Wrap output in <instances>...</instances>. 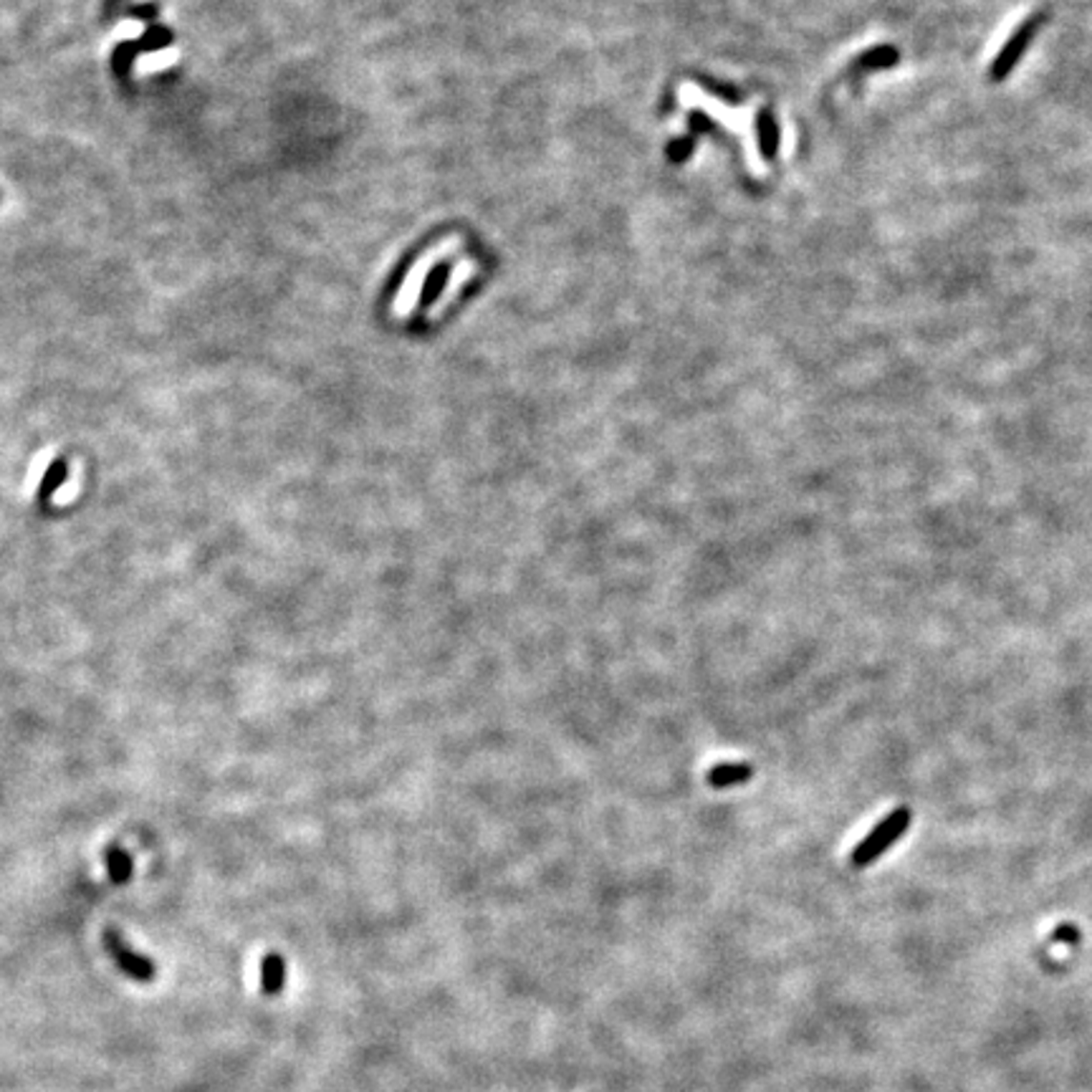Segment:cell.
Here are the masks:
<instances>
[{"label":"cell","mask_w":1092,"mask_h":1092,"mask_svg":"<svg viewBox=\"0 0 1092 1092\" xmlns=\"http://www.w3.org/2000/svg\"><path fill=\"white\" fill-rule=\"evenodd\" d=\"M911 822H913V812L908 810V807H897L896 812H890L888 817H885L868 837L862 839V842H857V847H855L853 855H850V865H853L855 870H862L868 868V865H873L876 860H880L890 847L903 837L905 830L911 827Z\"/></svg>","instance_id":"1"},{"label":"cell","mask_w":1092,"mask_h":1092,"mask_svg":"<svg viewBox=\"0 0 1092 1092\" xmlns=\"http://www.w3.org/2000/svg\"><path fill=\"white\" fill-rule=\"evenodd\" d=\"M456 248H458V238H448V240H441V243H438L435 248H430L425 256H420V260L413 266V271L407 274V278H405V283H402V289H400L398 299H395V306H392V314H395V317L405 319V317H410V314H413L415 304H418L420 289H422V283H425L427 274L433 271L438 260L453 254Z\"/></svg>","instance_id":"2"},{"label":"cell","mask_w":1092,"mask_h":1092,"mask_svg":"<svg viewBox=\"0 0 1092 1092\" xmlns=\"http://www.w3.org/2000/svg\"><path fill=\"white\" fill-rule=\"evenodd\" d=\"M104 946H107L109 956L114 958L116 966L122 969L124 977H130L132 981H139V984H150V981H155V977H157V966H155L153 958L137 954V951L122 938V934H119L116 928H107V931H104Z\"/></svg>","instance_id":"3"},{"label":"cell","mask_w":1092,"mask_h":1092,"mask_svg":"<svg viewBox=\"0 0 1092 1092\" xmlns=\"http://www.w3.org/2000/svg\"><path fill=\"white\" fill-rule=\"evenodd\" d=\"M753 774H756V769L749 761H718V764L709 767L703 779L711 789H733L752 781Z\"/></svg>","instance_id":"4"},{"label":"cell","mask_w":1092,"mask_h":1092,"mask_svg":"<svg viewBox=\"0 0 1092 1092\" xmlns=\"http://www.w3.org/2000/svg\"><path fill=\"white\" fill-rule=\"evenodd\" d=\"M283 986H286V958L271 951L260 958V991L266 997H278Z\"/></svg>","instance_id":"5"},{"label":"cell","mask_w":1092,"mask_h":1092,"mask_svg":"<svg viewBox=\"0 0 1092 1092\" xmlns=\"http://www.w3.org/2000/svg\"><path fill=\"white\" fill-rule=\"evenodd\" d=\"M104 857H107L109 880H112L114 885L130 883L132 873H134V862H132L130 853H127V850H122L119 845H109L107 853H104Z\"/></svg>","instance_id":"6"},{"label":"cell","mask_w":1092,"mask_h":1092,"mask_svg":"<svg viewBox=\"0 0 1092 1092\" xmlns=\"http://www.w3.org/2000/svg\"><path fill=\"white\" fill-rule=\"evenodd\" d=\"M137 56H139L137 38H134V41H119V44L114 46L112 58H109V66H112V73H114L122 84L130 81L132 66H134V58Z\"/></svg>","instance_id":"7"},{"label":"cell","mask_w":1092,"mask_h":1092,"mask_svg":"<svg viewBox=\"0 0 1092 1092\" xmlns=\"http://www.w3.org/2000/svg\"><path fill=\"white\" fill-rule=\"evenodd\" d=\"M66 476H69V461L66 458H53L52 465L46 468L44 478H41V485H38L36 491V499L41 501V504H46V501L52 499L53 493L64 485Z\"/></svg>","instance_id":"8"},{"label":"cell","mask_w":1092,"mask_h":1092,"mask_svg":"<svg viewBox=\"0 0 1092 1092\" xmlns=\"http://www.w3.org/2000/svg\"><path fill=\"white\" fill-rule=\"evenodd\" d=\"M173 41H175L173 31L167 29V26H162V23H153V26H147L145 33L137 38V46L139 53H157L170 49Z\"/></svg>","instance_id":"9"},{"label":"cell","mask_w":1092,"mask_h":1092,"mask_svg":"<svg viewBox=\"0 0 1092 1092\" xmlns=\"http://www.w3.org/2000/svg\"><path fill=\"white\" fill-rule=\"evenodd\" d=\"M473 274H476V263H473V260H468V263H461V266H458L456 271H453V276H450V286H448V289H445V291H443L441 299H438V304H435V309H433V317H435V314H438V312H441V309H445V304H448L450 299L456 297L458 291L464 289V283L468 281V278H470V276H473Z\"/></svg>","instance_id":"10"},{"label":"cell","mask_w":1092,"mask_h":1092,"mask_svg":"<svg viewBox=\"0 0 1092 1092\" xmlns=\"http://www.w3.org/2000/svg\"><path fill=\"white\" fill-rule=\"evenodd\" d=\"M1029 29H1035V23L1032 26H1027V29H1021L1020 33H1017V38H1014L1012 44L1006 46L1004 52H1001V56H999L997 66H994V73L997 76H1004L1006 72H1009V66H1014V61H1017V56H1020V52L1024 49V41L1029 38Z\"/></svg>","instance_id":"11"},{"label":"cell","mask_w":1092,"mask_h":1092,"mask_svg":"<svg viewBox=\"0 0 1092 1092\" xmlns=\"http://www.w3.org/2000/svg\"><path fill=\"white\" fill-rule=\"evenodd\" d=\"M130 15H132V18H137V21L147 23V26H153V23L157 21L159 8L155 6V3H145V6L130 8Z\"/></svg>","instance_id":"12"},{"label":"cell","mask_w":1092,"mask_h":1092,"mask_svg":"<svg viewBox=\"0 0 1092 1092\" xmlns=\"http://www.w3.org/2000/svg\"><path fill=\"white\" fill-rule=\"evenodd\" d=\"M116 3H119V0H107V15H112V10L116 8Z\"/></svg>","instance_id":"13"}]
</instances>
